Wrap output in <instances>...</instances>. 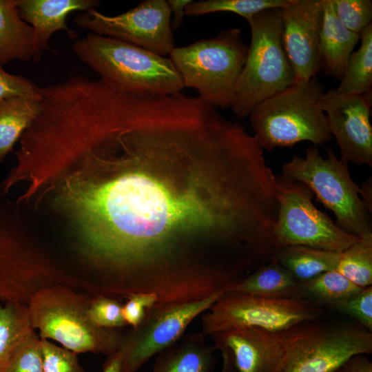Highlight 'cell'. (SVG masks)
<instances>
[{"label": "cell", "mask_w": 372, "mask_h": 372, "mask_svg": "<svg viewBox=\"0 0 372 372\" xmlns=\"http://www.w3.org/2000/svg\"><path fill=\"white\" fill-rule=\"evenodd\" d=\"M123 304L119 300L102 295L92 296L87 314L97 327L119 329L127 326L122 313Z\"/></svg>", "instance_id": "obj_30"}, {"label": "cell", "mask_w": 372, "mask_h": 372, "mask_svg": "<svg viewBox=\"0 0 372 372\" xmlns=\"http://www.w3.org/2000/svg\"><path fill=\"white\" fill-rule=\"evenodd\" d=\"M34 331L28 306L0 301V372H6L18 351Z\"/></svg>", "instance_id": "obj_23"}, {"label": "cell", "mask_w": 372, "mask_h": 372, "mask_svg": "<svg viewBox=\"0 0 372 372\" xmlns=\"http://www.w3.org/2000/svg\"><path fill=\"white\" fill-rule=\"evenodd\" d=\"M34 55L33 28L20 17L16 0H0V64L28 61Z\"/></svg>", "instance_id": "obj_21"}, {"label": "cell", "mask_w": 372, "mask_h": 372, "mask_svg": "<svg viewBox=\"0 0 372 372\" xmlns=\"http://www.w3.org/2000/svg\"><path fill=\"white\" fill-rule=\"evenodd\" d=\"M121 353L117 351L109 355L103 363L102 372H120Z\"/></svg>", "instance_id": "obj_38"}, {"label": "cell", "mask_w": 372, "mask_h": 372, "mask_svg": "<svg viewBox=\"0 0 372 372\" xmlns=\"http://www.w3.org/2000/svg\"><path fill=\"white\" fill-rule=\"evenodd\" d=\"M340 253L302 245L280 247L275 258L301 282L320 273L335 270Z\"/></svg>", "instance_id": "obj_24"}, {"label": "cell", "mask_w": 372, "mask_h": 372, "mask_svg": "<svg viewBox=\"0 0 372 372\" xmlns=\"http://www.w3.org/2000/svg\"><path fill=\"white\" fill-rule=\"evenodd\" d=\"M302 284L303 298H308L329 307L362 289L335 270L320 273Z\"/></svg>", "instance_id": "obj_27"}, {"label": "cell", "mask_w": 372, "mask_h": 372, "mask_svg": "<svg viewBox=\"0 0 372 372\" xmlns=\"http://www.w3.org/2000/svg\"><path fill=\"white\" fill-rule=\"evenodd\" d=\"M43 372H85L77 353L41 338Z\"/></svg>", "instance_id": "obj_31"}, {"label": "cell", "mask_w": 372, "mask_h": 372, "mask_svg": "<svg viewBox=\"0 0 372 372\" xmlns=\"http://www.w3.org/2000/svg\"><path fill=\"white\" fill-rule=\"evenodd\" d=\"M4 195L0 189V301L28 306L37 291L50 286L86 287L85 282L59 268L30 245Z\"/></svg>", "instance_id": "obj_8"}, {"label": "cell", "mask_w": 372, "mask_h": 372, "mask_svg": "<svg viewBox=\"0 0 372 372\" xmlns=\"http://www.w3.org/2000/svg\"><path fill=\"white\" fill-rule=\"evenodd\" d=\"M249 46L240 28H230L210 39L175 47L170 59L183 85L217 108L230 106L236 83L245 65Z\"/></svg>", "instance_id": "obj_6"}, {"label": "cell", "mask_w": 372, "mask_h": 372, "mask_svg": "<svg viewBox=\"0 0 372 372\" xmlns=\"http://www.w3.org/2000/svg\"><path fill=\"white\" fill-rule=\"evenodd\" d=\"M63 285L37 291L28 307L30 320L41 339L53 340L76 353L109 355L118 351L124 335L118 329L99 327L87 314L92 295Z\"/></svg>", "instance_id": "obj_3"}, {"label": "cell", "mask_w": 372, "mask_h": 372, "mask_svg": "<svg viewBox=\"0 0 372 372\" xmlns=\"http://www.w3.org/2000/svg\"><path fill=\"white\" fill-rule=\"evenodd\" d=\"M335 271L361 288L372 285V233L340 253Z\"/></svg>", "instance_id": "obj_26"}, {"label": "cell", "mask_w": 372, "mask_h": 372, "mask_svg": "<svg viewBox=\"0 0 372 372\" xmlns=\"http://www.w3.org/2000/svg\"><path fill=\"white\" fill-rule=\"evenodd\" d=\"M348 162L338 158L333 149L321 156L316 146L307 148L304 157L294 156L282 166V176L303 183L335 216L344 231L361 236L372 233L371 214L360 196V187L351 178Z\"/></svg>", "instance_id": "obj_7"}, {"label": "cell", "mask_w": 372, "mask_h": 372, "mask_svg": "<svg viewBox=\"0 0 372 372\" xmlns=\"http://www.w3.org/2000/svg\"><path fill=\"white\" fill-rule=\"evenodd\" d=\"M322 23L320 35V70L340 80L360 35L346 28L338 19L331 0H322Z\"/></svg>", "instance_id": "obj_18"}, {"label": "cell", "mask_w": 372, "mask_h": 372, "mask_svg": "<svg viewBox=\"0 0 372 372\" xmlns=\"http://www.w3.org/2000/svg\"><path fill=\"white\" fill-rule=\"evenodd\" d=\"M292 0H200L192 1L185 8L188 16H199L216 12H229L247 21L256 14L271 9H281Z\"/></svg>", "instance_id": "obj_28"}, {"label": "cell", "mask_w": 372, "mask_h": 372, "mask_svg": "<svg viewBox=\"0 0 372 372\" xmlns=\"http://www.w3.org/2000/svg\"><path fill=\"white\" fill-rule=\"evenodd\" d=\"M341 157L357 165L372 166L371 101L364 95L324 92L319 100Z\"/></svg>", "instance_id": "obj_14"}, {"label": "cell", "mask_w": 372, "mask_h": 372, "mask_svg": "<svg viewBox=\"0 0 372 372\" xmlns=\"http://www.w3.org/2000/svg\"><path fill=\"white\" fill-rule=\"evenodd\" d=\"M96 0H16L19 14L33 28L35 55L34 61L50 50L49 41L55 32L65 31L70 38L77 34L66 23L67 17L76 11L86 12L99 6Z\"/></svg>", "instance_id": "obj_17"}, {"label": "cell", "mask_w": 372, "mask_h": 372, "mask_svg": "<svg viewBox=\"0 0 372 372\" xmlns=\"http://www.w3.org/2000/svg\"><path fill=\"white\" fill-rule=\"evenodd\" d=\"M337 372H372V362L366 355H355L346 361Z\"/></svg>", "instance_id": "obj_36"}, {"label": "cell", "mask_w": 372, "mask_h": 372, "mask_svg": "<svg viewBox=\"0 0 372 372\" xmlns=\"http://www.w3.org/2000/svg\"><path fill=\"white\" fill-rule=\"evenodd\" d=\"M40 97L13 96L0 101V163L36 118Z\"/></svg>", "instance_id": "obj_22"}, {"label": "cell", "mask_w": 372, "mask_h": 372, "mask_svg": "<svg viewBox=\"0 0 372 372\" xmlns=\"http://www.w3.org/2000/svg\"><path fill=\"white\" fill-rule=\"evenodd\" d=\"M192 0H168L167 5L173 13V19L171 21L172 30H178L182 25L186 7L192 2Z\"/></svg>", "instance_id": "obj_37"}, {"label": "cell", "mask_w": 372, "mask_h": 372, "mask_svg": "<svg viewBox=\"0 0 372 372\" xmlns=\"http://www.w3.org/2000/svg\"><path fill=\"white\" fill-rule=\"evenodd\" d=\"M57 183L93 287L118 300L180 303L225 289L278 214L256 138L182 93L139 96Z\"/></svg>", "instance_id": "obj_1"}, {"label": "cell", "mask_w": 372, "mask_h": 372, "mask_svg": "<svg viewBox=\"0 0 372 372\" xmlns=\"http://www.w3.org/2000/svg\"><path fill=\"white\" fill-rule=\"evenodd\" d=\"M331 308L349 316L365 329L372 332V286L362 288L356 294L335 304Z\"/></svg>", "instance_id": "obj_32"}, {"label": "cell", "mask_w": 372, "mask_h": 372, "mask_svg": "<svg viewBox=\"0 0 372 372\" xmlns=\"http://www.w3.org/2000/svg\"><path fill=\"white\" fill-rule=\"evenodd\" d=\"M226 291L227 289L190 302L157 304L147 310L141 323L124 335L118 349L121 353L120 372H137L152 357L180 338L192 322Z\"/></svg>", "instance_id": "obj_12"}, {"label": "cell", "mask_w": 372, "mask_h": 372, "mask_svg": "<svg viewBox=\"0 0 372 372\" xmlns=\"http://www.w3.org/2000/svg\"><path fill=\"white\" fill-rule=\"evenodd\" d=\"M361 44L352 53L345 67L340 83L335 90L344 94L364 95L371 101L372 87V24L360 34Z\"/></svg>", "instance_id": "obj_25"}, {"label": "cell", "mask_w": 372, "mask_h": 372, "mask_svg": "<svg viewBox=\"0 0 372 372\" xmlns=\"http://www.w3.org/2000/svg\"><path fill=\"white\" fill-rule=\"evenodd\" d=\"M217 350L231 353L238 372H282L288 355L284 331L237 327L210 335Z\"/></svg>", "instance_id": "obj_16"}, {"label": "cell", "mask_w": 372, "mask_h": 372, "mask_svg": "<svg viewBox=\"0 0 372 372\" xmlns=\"http://www.w3.org/2000/svg\"><path fill=\"white\" fill-rule=\"evenodd\" d=\"M171 10L165 0H145L115 16L96 8L76 16L74 23L91 33L112 37L165 56L175 48Z\"/></svg>", "instance_id": "obj_13"}, {"label": "cell", "mask_w": 372, "mask_h": 372, "mask_svg": "<svg viewBox=\"0 0 372 372\" xmlns=\"http://www.w3.org/2000/svg\"><path fill=\"white\" fill-rule=\"evenodd\" d=\"M13 96L40 97L37 85L22 76L8 73L0 64V101Z\"/></svg>", "instance_id": "obj_35"}, {"label": "cell", "mask_w": 372, "mask_h": 372, "mask_svg": "<svg viewBox=\"0 0 372 372\" xmlns=\"http://www.w3.org/2000/svg\"><path fill=\"white\" fill-rule=\"evenodd\" d=\"M217 350H220L222 356L220 372H238L230 351L225 347H219Z\"/></svg>", "instance_id": "obj_40"}, {"label": "cell", "mask_w": 372, "mask_h": 372, "mask_svg": "<svg viewBox=\"0 0 372 372\" xmlns=\"http://www.w3.org/2000/svg\"><path fill=\"white\" fill-rule=\"evenodd\" d=\"M340 23L350 31L360 34L372 19L371 0H331Z\"/></svg>", "instance_id": "obj_29"}, {"label": "cell", "mask_w": 372, "mask_h": 372, "mask_svg": "<svg viewBox=\"0 0 372 372\" xmlns=\"http://www.w3.org/2000/svg\"><path fill=\"white\" fill-rule=\"evenodd\" d=\"M6 372H43L41 338L36 331L21 346Z\"/></svg>", "instance_id": "obj_33"}, {"label": "cell", "mask_w": 372, "mask_h": 372, "mask_svg": "<svg viewBox=\"0 0 372 372\" xmlns=\"http://www.w3.org/2000/svg\"><path fill=\"white\" fill-rule=\"evenodd\" d=\"M227 291L269 299L303 298L302 282L283 267L275 257L229 285Z\"/></svg>", "instance_id": "obj_20"}, {"label": "cell", "mask_w": 372, "mask_h": 372, "mask_svg": "<svg viewBox=\"0 0 372 372\" xmlns=\"http://www.w3.org/2000/svg\"><path fill=\"white\" fill-rule=\"evenodd\" d=\"M216 350L202 332L183 334L156 355L152 372H212Z\"/></svg>", "instance_id": "obj_19"}, {"label": "cell", "mask_w": 372, "mask_h": 372, "mask_svg": "<svg viewBox=\"0 0 372 372\" xmlns=\"http://www.w3.org/2000/svg\"><path fill=\"white\" fill-rule=\"evenodd\" d=\"M322 0H292L280 10L282 44L296 82L315 78L319 71Z\"/></svg>", "instance_id": "obj_15"}, {"label": "cell", "mask_w": 372, "mask_h": 372, "mask_svg": "<svg viewBox=\"0 0 372 372\" xmlns=\"http://www.w3.org/2000/svg\"><path fill=\"white\" fill-rule=\"evenodd\" d=\"M280 10H267L247 20L251 43L229 106L240 118L296 82L282 44Z\"/></svg>", "instance_id": "obj_5"}, {"label": "cell", "mask_w": 372, "mask_h": 372, "mask_svg": "<svg viewBox=\"0 0 372 372\" xmlns=\"http://www.w3.org/2000/svg\"><path fill=\"white\" fill-rule=\"evenodd\" d=\"M324 92L316 77L295 82L258 104L250 114L254 136L264 150L301 141L314 146L333 139L319 100Z\"/></svg>", "instance_id": "obj_4"}, {"label": "cell", "mask_w": 372, "mask_h": 372, "mask_svg": "<svg viewBox=\"0 0 372 372\" xmlns=\"http://www.w3.org/2000/svg\"><path fill=\"white\" fill-rule=\"evenodd\" d=\"M72 50L100 79L123 92L167 95L184 88L169 58L121 40L90 33L74 42Z\"/></svg>", "instance_id": "obj_2"}, {"label": "cell", "mask_w": 372, "mask_h": 372, "mask_svg": "<svg viewBox=\"0 0 372 372\" xmlns=\"http://www.w3.org/2000/svg\"><path fill=\"white\" fill-rule=\"evenodd\" d=\"M314 320L285 331L288 355L282 372H337L353 355L372 352V332L347 323Z\"/></svg>", "instance_id": "obj_10"}, {"label": "cell", "mask_w": 372, "mask_h": 372, "mask_svg": "<svg viewBox=\"0 0 372 372\" xmlns=\"http://www.w3.org/2000/svg\"><path fill=\"white\" fill-rule=\"evenodd\" d=\"M372 180L371 178L365 182L360 187V196L366 208V209L372 213Z\"/></svg>", "instance_id": "obj_39"}, {"label": "cell", "mask_w": 372, "mask_h": 372, "mask_svg": "<svg viewBox=\"0 0 372 372\" xmlns=\"http://www.w3.org/2000/svg\"><path fill=\"white\" fill-rule=\"evenodd\" d=\"M125 299L122 307L123 316L127 324L133 329L141 323L146 311L158 302L157 296L151 293H134Z\"/></svg>", "instance_id": "obj_34"}, {"label": "cell", "mask_w": 372, "mask_h": 372, "mask_svg": "<svg viewBox=\"0 0 372 372\" xmlns=\"http://www.w3.org/2000/svg\"><path fill=\"white\" fill-rule=\"evenodd\" d=\"M278 203L273 230L278 249L302 245L342 253L360 238L341 229L312 203L314 194L303 183L276 174Z\"/></svg>", "instance_id": "obj_9"}, {"label": "cell", "mask_w": 372, "mask_h": 372, "mask_svg": "<svg viewBox=\"0 0 372 372\" xmlns=\"http://www.w3.org/2000/svg\"><path fill=\"white\" fill-rule=\"evenodd\" d=\"M320 312L304 298L276 300L226 291L202 314V333L210 336L237 327L284 331L314 320Z\"/></svg>", "instance_id": "obj_11"}]
</instances>
